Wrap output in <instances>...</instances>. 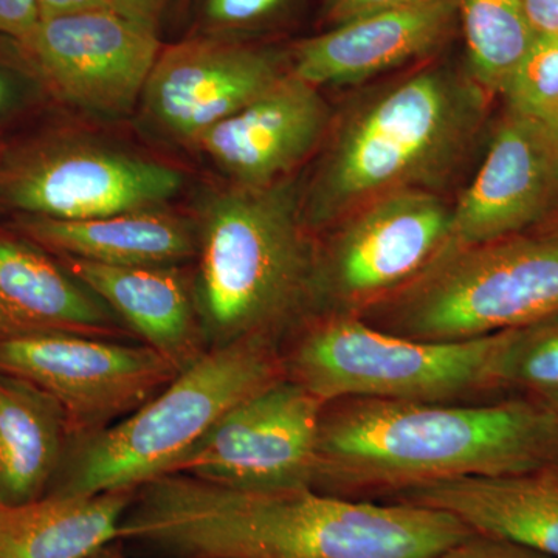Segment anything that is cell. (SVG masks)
I'll return each instance as SVG.
<instances>
[{"label": "cell", "instance_id": "cell-29", "mask_svg": "<svg viewBox=\"0 0 558 558\" xmlns=\"http://www.w3.org/2000/svg\"><path fill=\"white\" fill-rule=\"evenodd\" d=\"M432 0H325L323 17L329 27L377 11L405 9Z\"/></svg>", "mask_w": 558, "mask_h": 558}, {"label": "cell", "instance_id": "cell-11", "mask_svg": "<svg viewBox=\"0 0 558 558\" xmlns=\"http://www.w3.org/2000/svg\"><path fill=\"white\" fill-rule=\"evenodd\" d=\"M325 407L282 377L229 411L170 473L252 490L315 487Z\"/></svg>", "mask_w": 558, "mask_h": 558}, {"label": "cell", "instance_id": "cell-7", "mask_svg": "<svg viewBox=\"0 0 558 558\" xmlns=\"http://www.w3.org/2000/svg\"><path fill=\"white\" fill-rule=\"evenodd\" d=\"M505 332L468 341L392 336L359 315L329 314L284 360L289 379L323 403L343 399L451 403L495 384Z\"/></svg>", "mask_w": 558, "mask_h": 558}, {"label": "cell", "instance_id": "cell-30", "mask_svg": "<svg viewBox=\"0 0 558 558\" xmlns=\"http://www.w3.org/2000/svg\"><path fill=\"white\" fill-rule=\"evenodd\" d=\"M40 21L38 0H0V36L27 38Z\"/></svg>", "mask_w": 558, "mask_h": 558}, {"label": "cell", "instance_id": "cell-25", "mask_svg": "<svg viewBox=\"0 0 558 558\" xmlns=\"http://www.w3.org/2000/svg\"><path fill=\"white\" fill-rule=\"evenodd\" d=\"M501 95L509 112L545 131L558 148V36L537 35Z\"/></svg>", "mask_w": 558, "mask_h": 558}, {"label": "cell", "instance_id": "cell-34", "mask_svg": "<svg viewBox=\"0 0 558 558\" xmlns=\"http://www.w3.org/2000/svg\"><path fill=\"white\" fill-rule=\"evenodd\" d=\"M90 558H123L121 557L120 550L113 548L112 545L106 546L101 550H98L97 554H94Z\"/></svg>", "mask_w": 558, "mask_h": 558}, {"label": "cell", "instance_id": "cell-3", "mask_svg": "<svg viewBox=\"0 0 558 558\" xmlns=\"http://www.w3.org/2000/svg\"><path fill=\"white\" fill-rule=\"evenodd\" d=\"M487 92L447 68L418 70L347 113L303 204L307 226L339 222L391 191L432 190L472 148Z\"/></svg>", "mask_w": 558, "mask_h": 558}, {"label": "cell", "instance_id": "cell-1", "mask_svg": "<svg viewBox=\"0 0 558 558\" xmlns=\"http://www.w3.org/2000/svg\"><path fill=\"white\" fill-rule=\"evenodd\" d=\"M475 534L425 506L314 487L252 490L170 473L135 490L120 538L170 558H438Z\"/></svg>", "mask_w": 558, "mask_h": 558}, {"label": "cell", "instance_id": "cell-21", "mask_svg": "<svg viewBox=\"0 0 558 558\" xmlns=\"http://www.w3.org/2000/svg\"><path fill=\"white\" fill-rule=\"evenodd\" d=\"M134 495L46 494L24 505H0V558H90L120 538Z\"/></svg>", "mask_w": 558, "mask_h": 558}, {"label": "cell", "instance_id": "cell-2", "mask_svg": "<svg viewBox=\"0 0 558 558\" xmlns=\"http://www.w3.org/2000/svg\"><path fill=\"white\" fill-rule=\"evenodd\" d=\"M323 410L315 484L403 490L433 481L499 476L558 464L556 413L531 399L488 405L336 400Z\"/></svg>", "mask_w": 558, "mask_h": 558}, {"label": "cell", "instance_id": "cell-17", "mask_svg": "<svg viewBox=\"0 0 558 558\" xmlns=\"http://www.w3.org/2000/svg\"><path fill=\"white\" fill-rule=\"evenodd\" d=\"M44 332L116 341L132 333L64 264L27 238L0 233V340Z\"/></svg>", "mask_w": 558, "mask_h": 558}, {"label": "cell", "instance_id": "cell-24", "mask_svg": "<svg viewBox=\"0 0 558 558\" xmlns=\"http://www.w3.org/2000/svg\"><path fill=\"white\" fill-rule=\"evenodd\" d=\"M495 384L519 389L534 402L558 409V312L523 328L506 330Z\"/></svg>", "mask_w": 558, "mask_h": 558}, {"label": "cell", "instance_id": "cell-23", "mask_svg": "<svg viewBox=\"0 0 558 558\" xmlns=\"http://www.w3.org/2000/svg\"><path fill=\"white\" fill-rule=\"evenodd\" d=\"M469 75L487 94H501L537 33L520 0H457Z\"/></svg>", "mask_w": 558, "mask_h": 558}, {"label": "cell", "instance_id": "cell-35", "mask_svg": "<svg viewBox=\"0 0 558 558\" xmlns=\"http://www.w3.org/2000/svg\"><path fill=\"white\" fill-rule=\"evenodd\" d=\"M3 150H5V146L0 143V161H2Z\"/></svg>", "mask_w": 558, "mask_h": 558}, {"label": "cell", "instance_id": "cell-15", "mask_svg": "<svg viewBox=\"0 0 558 558\" xmlns=\"http://www.w3.org/2000/svg\"><path fill=\"white\" fill-rule=\"evenodd\" d=\"M329 109L318 87L286 73L193 143L234 185L267 186L284 180L325 137Z\"/></svg>", "mask_w": 558, "mask_h": 558}, {"label": "cell", "instance_id": "cell-18", "mask_svg": "<svg viewBox=\"0 0 558 558\" xmlns=\"http://www.w3.org/2000/svg\"><path fill=\"white\" fill-rule=\"evenodd\" d=\"M395 498L449 512L475 534L558 558V464L513 475L433 481L396 492Z\"/></svg>", "mask_w": 558, "mask_h": 558}, {"label": "cell", "instance_id": "cell-36", "mask_svg": "<svg viewBox=\"0 0 558 558\" xmlns=\"http://www.w3.org/2000/svg\"><path fill=\"white\" fill-rule=\"evenodd\" d=\"M550 410H553V409H550ZM553 411H554V413H556V418H557V432H558V409H557V410H553Z\"/></svg>", "mask_w": 558, "mask_h": 558}, {"label": "cell", "instance_id": "cell-22", "mask_svg": "<svg viewBox=\"0 0 558 558\" xmlns=\"http://www.w3.org/2000/svg\"><path fill=\"white\" fill-rule=\"evenodd\" d=\"M60 403L31 381L0 373V505H24L49 492L65 457Z\"/></svg>", "mask_w": 558, "mask_h": 558}, {"label": "cell", "instance_id": "cell-32", "mask_svg": "<svg viewBox=\"0 0 558 558\" xmlns=\"http://www.w3.org/2000/svg\"><path fill=\"white\" fill-rule=\"evenodd\" d=\"M537 35L558 36V0H520Z\"/></svg>", "mask_w": 558, "mask_h": 558}, {"label": "cell", "instance_id": "cell-27", "mask_svg": "<svg viewBox=\"0 0 558 558\" xmlns=\"http://www.w3.org/2000/svg\"><path fill=\"white\" fill-rule=\"evenodd\" d=\"M438 558H554L508 539L472 534Z\"/></svg>", "mask_w": 558, "mask_h": 558}, {"label": "cell", "instance_id": "cell-33", "mask_svg": "<svg viewBox=\"0 0 558 558\" xmlns=\"http://www.w3.org/2000/svg\"><path fill=\"white\" fill-rule=\"evenodd\" d=\"M40 20L60 16V14L78 13V11L110 10L108 0H38Z\"/></svg>", "mask_w": 558, "mask_h": 558}, {"label": "cell", "instance_id": "cell-14", "mask_svg": "<svg viewBox=\"0 0 558 558\" xmlns=\"http://www.w3.org/2000/svg\"><path fill=\"white\" fill-rule=\"evenodd\" d=\"M558 204V148L515 113L501 120L478 174L453 207L450 248L506 240Z\"/></svg>", "mask_w": 558, "mask_h": 558}, {"label": "cell", "instance_id": "cell-8", "mask_svg": "<svg viewBox=\"0 0 558 558\" xmlns=\"http://www.w3.org/2000/svg\"><path fill=\"white\" fill-rule=\"evenodd\" d=\"M453 207L435 191L381 194L339 220L317 255L315 299L360 315L421 277L450 248Z\"/></svg>", "mask_w": 558, "mask_h": 558}, {"label": "cell", "instance_id": "cell-13", "mask_svg": "<svg viewBox=\"0 0 558 558\" xmlns=\"http://www.w3.org/2000/svg\"><path fill=\"white\" fill-rule=\"evenodd\" d=\"M286 75L274 53L219 39L161 49L142 94L150 123L193 145Z\"/></svg>", "mask_w": 558, "mask_h": 558}, {"label": "cell", "instance_id": "cell-6", "mask_svg": "<svg viewBox=\"0 0 558 558\" xmlns=\"http://www.w3.org/2000/svg\"><path fill=\"white\" fill-rule=\"evenodd\" d=\"M558 312V236L447 250L421 277L359 315L392 336L468 341Z\"/></svg>", "mask_w": 558, "mask_h": 558}, {"label": "cell", "instance_id": "cell-5", "mask_svg": "<svg viewBox=\"0 0 558 558\" xmlns=\"http://www.w3.org/2000/svg\"><path fill=\"white\" fill-rule=\"evenodd\" d=\"M286 376L284 359L269 337L208 348L130 416L76 439L47 494L137 490L168 475L242 400Z\"/></svg>", "mask_w": 558, "mask_h": 558}, {"label": "cell", "instance_id": "cell-20", "mask_svg": "<svg viewBox=\"0 0 558 558\" xmlns=\"http://www.w3.org/2000/svg\"><path fill=\"white\" fill-rule=\"evenodd\" d=\"M16 229L62 258L106 266H174L197 253V236L190 223L161 208L86 220L22 215Z\"/></svg>", "mask_w": 558, "mask_h": 558}, {"label": "cell", "instance_id": "cell-12", "mask_svg": "<svg viewBox=\"0 0 558 558\" xmlns=\"http://www.w3.org/2000/svg\"><path fill=\"white\" fill-rule=\"evenodd\" d=\"M11 43L43 89L101 116H123L142 100L161 51L157 32L112 10L43 17Z\"/></svg>", "mask_w": 558, "mask_h": 558}, {"label": "cell", "instance_id": "cell-28", "mask_svg": "<svg viewBox=\"0 0 558 558\" xmlns=\"http://www.w3.org/2000/svg\"><path fill=\"white\" fill-rule=\"evenodd\" d=\"M35 87H40L38 80L33 76L21 57L17 64L0 60V120L20 109Z\"/></svg>", "mask_w": 558, "mask_h": 558}, {"label": "cell", "instance_id": "cell-16", "mask_svg": "<svg viewBox=\"0 0 558 558\" xmlns=\"http://www.w3.org/2000/svg\"><path fill=\"white\" fill-rule=\"evenodd\" d=\"M458 25L457 0L377 11L296 44L290 73L315 87L363 83L447 43Z\"/></svg>", "mask_w": 558, "mask_h": 558}, {"label": "cell", "instance_id": "cell-37", "mask_svg": "<svg viewBox=\"0 0 558 558\" xmlns=\"http://www.w3.org/2000/svg\"><path fill=\"white\" fill-rule=\"evenodd\" d=\"M557 236H558V234H557Z\"/></svg>", "mask_w": 558, "mask_h": 558}, {"label": "cell", "instance_id": "cell-9", "mask_svg": "<svg viewBox=\"0 0 558 558\" xmlns=\"http://www.w3.org/2000/svg\"><path fill=\"white\" fill-rule=\"evenodd\" d=\"M182 182L167 165L87 140L49 135L3 150L0 205L38 218L97 219L161 208Z\"/></svg>", "mask_w": 558, "mask_h": 558}, {"label": "cell", "instance_id": "cell-31", "mask_svg": "<svg viewBox=\"0 0 558 558\" xmlns=\"http://www.w3.org/2000/svg\"><path fill=\"white\" fill-rule=\"evenodd\" d=\"M110 10L135 24L157 32L170 0H108Z\"/></svg>", "mask_w": 558, "mask_h": 558}, {"label": "cell", "instance_id": "cell-4", "mask_svg": "<svg viewBox=\"0 0 558 558\" xmlns=\"http://www.w3.org/2000/svg\"><path fill=\"white\" fill-rule=\"evenodd\" d=\"M197 234L193 290L208 348L271 339L315 299L317 253L289 180L216 194Z\"/></svg>", "mask_w": 558, "mask_h": 558}, {"label": "cell", "instance_id": "cell-10", "mask_svg": "<svg viewBox=\"0 0 558 558\" xmlns=\"http://www.w3.org/2000/svg\"><path fill=\"white\" fill-rule=\"evenodd\" d=\"M0 373L31 381L57 400L69 439L76 440L130 416L180 369L148 344L44 332L0 340Z\"/></svg>", "mask_w": 558, "mask_h": 558}, {"label": "cell", "instance_id": "cell-26", "mask_svg": "<svg viewBox=\"0 0 558 558\" xmlns=\"http://www.w3.org/2000/svg\"><path fill=\"white\" fill-rule=\"evenodd\" d=\"M284 0H208V21L220 28H240L271 16Z\"/></svg>", "mask_w": 558, "mask_h": 558}, {"label": "cell", "instance_id": "cell-19", "mask_svg": "<svg viewBox=\"0 0 558 558\" xmlns=\"http://www.w3.org/2000/svg\"><path fill=\"white\" fill-rule=\"evenodd\" d=\"M62 260L65 269L95 293L135 337L171 360L180 371L189 368L207 351L194 290L174 267Z\"/></svg>", "mask_w": 558, "mask_h": 558}]
</instances>
